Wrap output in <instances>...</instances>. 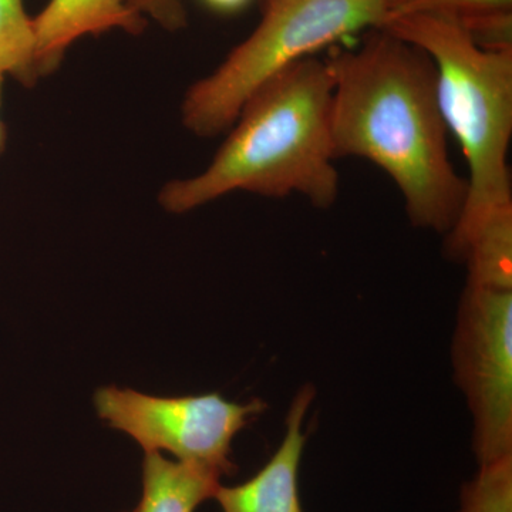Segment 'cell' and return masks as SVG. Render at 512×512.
<instances>
[{
    "label": "cell",
    "instance_id": "cell-7",
    "mask_svg": "<svg viewBox=\"0 0 512 512\" xmlns=\"http://www.w3.org/2000/svg\"><path fill=\"white\" fill-rule=\"evenodd\" d=\"M313 397L312 386H303L296 394L286 416L284 441L256 476L234 487L218 485L212 498L222 512H303L298 471L308 439L303 420Z\"/></svg>",
    "mask_w": 512,
    "mask_h": 512
},
{
    "label": "cell",
    "instance_id": "cell-10",
    "mask_svg": "<svg viewBox=\"0 0 512 512\" xmlns=\"http://www.w3.org/2000/svg\"><path fill=\"white\" fill-rule=\"evenodd\" d=\"M221 477L205 468L146 453L143 497L131 512H194L214 497Z\"/></svg>",
    "mask_w": 512,
    "mask_h": 512
},
{
    "label": "cell",
    "instance_id": "cell-3",
    "mask_svg": "<svg viewBox=\"0 0 512 512\" xmlns=\"http://www.w3.org/2000/svg\"><path fill=\"white\" fill-rule=\"evenodd\" d=\"M380 28L430 57L444 123L467 161L466 202L448 234L463 231L494 208L512 204L507 163L512 137V52L481 49L450 16L410 13L386 19Z\"/></svg>",
    "mask_w": 512,
    "mask_h": 512
},
{
    "label": "cell",
    "instance_id": "cell-15",
    "mask_svg": "<svg viewBox=\"0 0 512 512\" xmlns=\"http://www.w3.org/2000/svg\"><path fill=\"white\" fill-rule=\"evenodd\" d=\"M126 3L168 32H178L187 26V0H126Z\"/></svg>",
    "mask_w": 512,
    "mask_h": 512
},
{
    "label": "cell",
    "instance_id": "cell-14",
    "mask_svg": "<svg viewBox=\"0 0 512 512\" xmlns=\"http://www.w3.org/2000/svg\"><path fill=\"white\" fill-rule=\"evenodd\" d=\"M456 20L481 49L512 52V10L478 13Z\"/></svg>",
    "mask_w": 512,
    "mask_h": 512
},
{
    "label": "cell",
    "instance_id": "cell-11",
    "mask_svg": "<svg viewBox=\"0 0 512 512\" xmlns=\"http://www.w3.org/2000/svg\"><path fill=\"white\" fill-rule=\"evenodd\" d=\"M0 74H9L26 87L40 79L33 20L23 0H0Z\"/></svg>",
    "mask_w": 512,
    "mask_h": 512
},
{
    "label": "cell",
    "instance_id": "cell-18",
    "mask_svg": "<svg viewBox=\"0 0 512 512\" xmlns=\"http://www.w3.org/2000/svg\"><path fill=\"white\" fill-rule=\"evenodd\" d=\"M382 2H386L387 3V8H389V6L392 5L394 0H382ZM387 12H389V10H387Z\"/></svg>",
    "mask_w": 512,
    "mask_h": 512
},
{
    "label": "cell",
    "instance_id": "cell-13",
    "mask_svg": "<svg viewBox=\"0 0 512 512\" xmlns=\"http://www.w3.org/2000/svg\"><path fill=\"white\" fill-rule=\"evenodd\" d=\"M495 10H512V0H394L386 19L410 13H433L463 19Z\"/></svg>",
    "mask_w": 512,
    "mask_h": 512
},
{
    "label": "cell",
    "instance_id": "cell-16",
    "mask_svg": "<svg viewBox=\"0 0 512 512\" xmlns=\"http://www.w3.org/2000/svg\"><path fill=\"white\" fill-rule=\"evenodd\" d=\"M211 9L218 10L222 13L237 12V10L244 8L249 0H204Z\"/></svg>",
    "mask_w": 512,
    "mask_h": 512
},
{
    "label": "cell",
    "instance_id": "cell-9",
    "mask_svg": "<svg viewBox=\"0 0 512 512\" xmlns=\"http://www.w3.org/2000/svg\"><path fill=\"white\" fill-rule=\"evenodd\" d=\"M448 251L467 262L468 285L512 291V204L448 235Z\"/></svg>",
    "mask_w": 512,
    "mask_h": 512
},
{
    "label": "cell",
    "instance_id": "cell-5",
    "mask_svg": "<svg viewBox=\"0 0 512 512\" xmlns=\"http://www.w3.org/2000/svg\"><path fill=\"white\" fill-rule=\"evenodd\" d=\"M94 404L101 420L133 437L146 453L165 451L220 477L237 471L234 437L266 409L261 399L241 404L218 393L158 397L117 387L97 390Z\"/></svg>",
    "mask_w": 512,
    "mask_h": 512
},
{
    "label": "cell",
    "instance_id": "cell-1",
    "mask_svg": "<svg viewBox=\"0 0 512 512\" xmlns=\"http://www.w3.org/2000/svg\"><path fill=\"white\" fill-rule=\"evenodd\" d=\"M333 79L336 158L370 161L392 178L414 227L450 232L467 180L448 156V131L429 56L389 30L326 60Z\"/></svg>",
    "mask_w": 512,
    "mask_h": 512
},
{
    "label": "cell",
    "instance_id": "cell-6",
    "mask_svg": "<svg viewBox=\"0 0 512 512\" xmlns=\"http://www.w3.org/2000/svg\"><path fill=\"white\" fill-rule=\"evenodd\" d=\"M453 352L478 463L512 456V291L467 285Z\"/></svg>",
    "mask_w": 512,
    "mask_h": 512
},
{
    "label": "cell",
    "instance_id": "cell-12",
    "mask_svg": "<svg viewBox=\"0 0 512 512\" xmlns=\"http://www.w3.org/2000/svg\"><path fill=\"white\" fill-rule=\"evenodd\" d=\"M460 512H512V456L481 464L464 485Z\"/></svg>",
    "mask_w": 512,
    "mask_h": 512
},
{
    "label": "cell",
    "instance_id": "cell-17",
    "mask_svg": "<svg viewBox=\"0 0 512 512\" xmlns=\"http://www.w3.org/2000/svg\"><path fill=\"white\" fill-rule=\"evenodd\" d=\"M3 80H5V76H3V74H0V104H2ZM5 146H6V127H5V124H3L2 119H0V154H2V151L5 150Z\"/></svg>",
    "mask_w": 512,
    "mask_h": 512
},
{
    "label": "cell",
    "instance_id": "cell-2",
    "mask_svg": "<svg viewBox=\"0 0 512 512\" xmlns=\"http://www.w3.org/2000/svg\"><path fill=\"white\" fill-rule=\"evenodd\" d=\"M332 93L328 62L306 57L293 64L245 103L202 173L165 184L164 210L184 214L237 191L298 194L315 207H332L340 191Z\"/></svg>",
    "mask_w": 512,
    "mask_h": 512
},
{
    "label": "cell",
    "instance_id": "cell-4",
    "mask_svg": "<svg viewBox=\"0 0 512 512\" xmlns=\"http://www.w3.org/2000/svg\"><path fill=\"white\" fill-rule=\"evenodd\" d=\"M387 10L382 0H264L254 32L185 94L184 126L218 136L266 83L343 37L380 28Z\"/></svg>",
    "mask_w": 512,
    "mask_h": 512
},
{
    "label": "cell",
    "instance_id": "cell-8",
    "mask_svg": "<svg viewBox=\"0 0 512 512\" xmlns=\"http://www.w3.org/2000/svg\"><path fill=\"white\" fill-rule=\"evenodd\" d=\"M33 20L39 76L55 72L67 49L80 37L124 30L140 35L146 18L126 0H50Z\"/></svg>",
    "mask_w": 512,
    "mask_h": 512
}]
</instances>
